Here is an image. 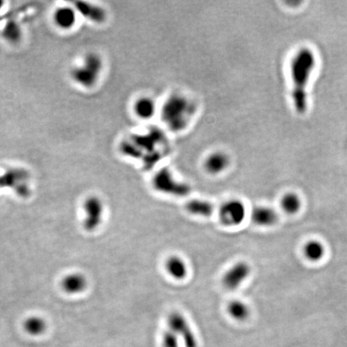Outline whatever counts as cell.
<instances>
[{
	"label": "cell",
	"mask_w": 347,
	"mask_h": 347,
	"mask_svg": "<svg viewBox=\"0 0 347 347\" xmlns=\"http://www.w3.org/2000/svg\"><path fill=\"white\" fill-rule=\"evenodd\" d=\"M315 63V56L313 51L307 48L300 49L291 61V77L293 82L292 98L296 111L300 114H304L307 110V85Z\"/></svg>",
	"instance_id": "1"
},
{
	"label": "cell",
	"mask_w": 347,
	"mask_h": 347,
	"mask_svg": "<svg viewBox=\"0 0 347 347\" xmlns=\"http://www.w3.org/2000/svg\"><path fill=\"white\" fill-rule=\"evenodd\" d=\"M192 102L185 96L175 94L166 101L162 115L164 123L172 131L184 129L193 117Z\"/></svg>",
	"instance_id": "2"
},
{
	"label": "cell",
	"mask_w": 347,
	"mask_h": 347,
	"mask_svg": "<svg viewBox=\"0 0 347 347\" xmlns=\"http://www.w3.org/2000/svg\"><path fill=\"white\" fill-rule=\"evenodd\" d=\"M102 69V61L95 53H89L84 57L82 65L77 67L72 75L77 83L82 86L91 88L98 82Z\"/></svg>",
	"instance_id": "3"
},
{
	"label": "cell",
	"mask_w": 347,
	"mask_h": 347,
	"mask_svg": "<svg viewBox=\"0 0 347 347\" xmlns=\"http://www.w3.org/2000/svg\"><path fill=\"white\" fill-rule=\"evenodd\" d=\"M153 186L156 191L166 195L183 197L188 195L191 187L180 181L168 169H162L153 178Z\"/></svg>",
	"instance_id": "4"
},
{
	"label": "cell",
	"mask_w": 347,
	"mask_h": 347,
	"mask_svg": "<svg viewBox=\"0 0 347 347\" xmlns=\"http://www.w3.org/2000/svg\"><path fill=\"white\" fill-rule=\"evenodd\" d=\"M247 210L241 200L237 199L227 200L220 206L219 217L220 222L227 227H237L243 224Z\"/></svg>",
	"instance_id": "5"
},
{
	"label": "cell",
	"mask_w": 347,
	"mask_h": 347,
	"mask_svg": "<svg viewBox=\"0 0 347 347\" xmlns=\"http://www.w3.org/2000/svg\"><path fill=\"white\" fill-rule=\"evenodd\" d=\"M252 268L245 261H238L231 265L222 277V285L226 289L236 290L249 277Z\"/></svg>",
	"instance_id": "6"
},
{
	"label": "cell",
	"mask_w": 347,
	"mask_h": 347,
	"mask_svg": "<svg viewBox=\"0 0 347 347\" xmlns=\"http://www.w3.org/2000/svg\"><path fill=\"white\" fill-rule=\"evenodd\" d=\"M168 326L184 342L185 347H198V342L188 322L182 313L172 312L168 316Z\"/></svg>",
	"instance_id": "7"
},
{
	"label": "cell",
	"mask_w": 347,
	"mask_h": 347,
	"mask_svg": "<svg viewBox=\"0 0 347 347\" xmlns=\"http://www.w3.org/2000/svg\"><path fill=\"white\" fill-rule=\"evenodd\" d=\"M84 211L86 213L84 228L89 231L95 229L100 225L102 217L103 206L101 200L93 196L89 198L84 203Z\"/></svg>",
	"instance_id": "8"
},
{
	"label": "cell",
	"mask_w": 347,
	"mask_h": 347,
	"mask_svg": "<svg viewBox=\"0 0 347 347\" xmlns=\"http://www.w3.org/2000/svg\"><path fill=\"white\" fill-rule=\"evenodd\" d=\"M230 158L223 151H214L205 159L204 167L210 175H220L225 172L230 165Z\"/></svg>",
	"instance_id": "9"
},
{
	"label": "cell",
	"mask_w": 347,
	"mask_h": 347,
	"mask_svg": "<svg viewBox=\"0 0 347 347\" xmlns=\"http://www.w3.org/2000/svg\"><path fill=\"white\" fill-rule=\"evenodd\" d=\"M251 219L252 222L259 227H272L277 224L278 215L272 207L260 205L252 210Z\"/></svg>",
	"instance_id": "10"
},
{
	"label": "cell",
	"mask_w": 347,
	"mask_h": 347,
	"mask_svg": "<svg viewBox=\"0 0 347 347\" xmlns=\"http://www.w3.org/2000/svg\"><path fill=\"white\" fill-rule=\"evenodd\" d=\"M168 275L173 279L182 281L188 274V267L186 261L177 255H172L166 259L164 264Z\"/></svg>",
	"instance_id": "11"
},
{
	"label": "cell",
	"mask_w": 347,
	"mask_h": 347,
	"mask_svg": "<svg viewBox=\"0 0 347 347\" xmlns=\"http://www.w3.org/2000/svg\"><path fill=\"white\" fill-rule=\"evenodd\" d=\"M53 18L57 27L61 29H70L75 25L77 22V13L75 10L72 7H60L54 12Z\"/></svg>",
	"instance_id": "12"
},
{
	"label": "cell",
	"mask_w": 347,
	"mask_h": 347,
	"mask_svg": "<svg viewBox=\"0 0 347 347\" xmlns=\"http://www.w3.org/2000/svg\"><path fill=\"white\" fill-rule=\"evenodd\" d=\"M185 208L193 216L209 217L214 213L215 206L208 200L193 199L186 203Z\"/></svg>",
	"instance_id": "13"
},
{
	"label": "cell",
	"mask_w": 347,
	"mask_h": 347,
	"mask_svg": "<svg viewBox=\"0 0 347 347\" xmlns=\"http://www.w3.org/2000/svg\"><path fill=\"white\" fill-rule=\"evenodd\" d=\"M156 104L152 98L143 97L134 103V113L139 118L147 120L154 117L156 113Z\"/></svg>",
	"instance_id": "14"
},
{
	"label": "cell",
	"mask_w": 347,
	"mask_h": 347,
	"mask_svg": "<svg viewBox=\"0 0 347 347\" xmlns=\"http://www.w3.org/2000/svg\"><path fill=\"white\" fill-rule=\"evenodd\" d=\"M86 280L82 275L73 273L62 280L61 286L66 293L74 294L84 290L86 287Z\"/></svg>",
	"instance_id": "15"
},
{
	"label": "cell",
	"mask_w": 347,
	"mask_h": 347,
	"mask_svg": "<svg viewBox=\"0 0 347 347\" xmlns=\"http://www.w3.org/2000/svg\"><path fill=\"white\" fill-rule=\"evenodd\" d=\"M227 312L234 320L243 322L249 318L251 310L245 302L241 300H232L227 304Z\"/></svg>",
	"instance_id": "16"
},
{
	"label": "cell",
	"mask_w": 347,
	"mask_h": 347,
	"mask_svg": "<svg viewBox=\"0 0 347 347\" xmlns=\"http://www.w3.org/2000/svg\"><path fill=\"white\" fill-rule=\"evenodd\" d=\"M77 8L87 18L96 23H102L105 19V12L102 7L93 6L86 2H77Z\"/></svg>",
	"instance_id": "17"
},
{
	"label": "cell",
	"mask_w": 347,
	"mask_h": 347,
	"mask_svg": "<svg viewBox=\"0 0 347 347\" xmlns=\"http://www.w3.org/2000/svg\"><path fill=\"white\" fill-rule=\"evenodd\" d=\"M302 202L298 195L294 193H288L284 195L281 200V206L286 214L293 215L297 213L301 208Z\"/></svg>",
	"instance_id": "18"
},
{
	"label": "cell",
	"mask_w": 347,
	"mask_h": 347,
	"mask_svg": "<svg viewBox=\"0 0 347 347\" xmlns=\"http://www.w3.org/2000/svg\"><path fill=\"white\" fill-rule=\"evenodd\" d=\"M23 328L30 335H41L45 331L46 322L39 317H31L23 323Z\"/></svg>",
	"instance_id": "19"
},
{
	"label": "cell",
	"mask_w": 347,
	"mask_h": 347,
	"mask_svg": "<svg viewBox=\"0 0 347 347\" xmlns=\"http://www.w3.org/2000/svg\"><path fill=\"white\" fill-rule=\"evenodd\" d=\"M324 247L318 241H309L304 247V254L311 261H318L324 255Z\"/></svg>",
	"instance_id": "20"
},
{
	"label": "cell",
	"mask_w": 347,
	"mask_h": 347,
	"mask_svg": "<svg viewBox=\"0 0 347 347\" xmlns=\"http://www.w3.org/2000/svg\"><path fill=\"white\" fill-rule=\"evenodd\" d=\"M180 346V337L175 332L169 329L164 332L163 335V347H179Z\"/></svg>",
	"instance_id": "21"
},
{
	"label": "cell",
	"mask_w": 347,
	"mask_h": 347,
	"mask_svg": "<svg viewBox=\"0 0 347 347\" xmlns=\"http://www.w3.org/2000/svg\"><path fill=\"white\" fill-rule=\"evenodd\" d=\"M5 33H6V37L10 41H15L19 40L20 37V30L19 28L18 25H16L14 23L7 25Z\"/></svg>",
	"instance_id": "22"
}]
</instances>
